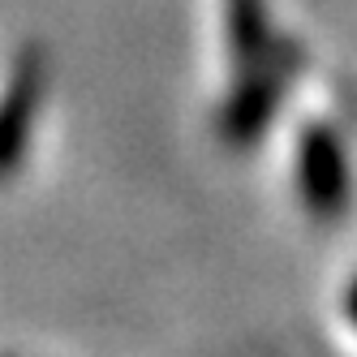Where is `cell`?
<instances>
[{
	"instance_id": "obj_1",
	"label": "cell",
	"mask_w": 357,
	"mask_h": 357,
	"mask_svg": "<svg viewBox=\"0 0 357 357\" xmlns=\"http://www.w3.org/2000/svg\"><path fill=\"white\" fill-rule=\"evenodd\" d=\"M297 65H301L297 43L275 39L271 52L259 65L241 69L233 95H228L224 108H220V138L228 146L245 151L271 130V121H275L280 104H284V91H289V78L297 73Z\"/></svg>"
},
{
	"instance_id": "obj_2",
	"label": "cell",
	"mask_w": 357,
	"mask_h": 357,
	"mask_svg": "<svg viewBox=\"0 0 357 357\" xmlns=\"http://www.w3.org/2000/svg\"><path fill=\"white\" fill-rule=\"evenodd\" d=\"M297 198L319 224H336L353 202V172L344 138L331 125H305L297 138Z\"/></svg>"
},
{
	"instance_id": "obj_3",
	"label": "cell",
	"mask_w": 357,
	"mask_h": 357,
	"mask_svg": "<svg viewBox=\"0 0 357 357\" xmlns=\"http://www.w3.org/2000/svg\"><path fill=\"white\" fill-rule=\"evenodd\" d=\"M43 91H47V56L39 43H31L17 52L9 82L0 91V176L17 172L26 160V146L43 108Z\"/></svg>"
},
{
	"instance_id": "obj_4",
	"label": "cell",
	"mask_w": 357,
	"mask_h": 357,
	"mask_svg": "<svg viewBox=\"0 0 357 357\" xmlns=\"http://www.w3.org/2000/svg\"><path fill=\"white\" fill-rule=\"evenodd\" d=\"M224 31H228V56H233L237 73L259 65L275 43L267 0H224Z\"/></svg>"
},
{
	"instance_id": "obj_5",
	"label": "cell",
	"mask_w": 357,
	"mask_h": 357,
	"mask_svg": "<svg viewBox=\"0 0 357 357\" xmlns=\"http://www.w3.org/2000/svg\"><path fill=\"white\" fill-rule=\"evenodd\" d=\"M344 314L353 319V327H357V280L349 284V297H344Z\"/></svg>"
}]
</instances>
